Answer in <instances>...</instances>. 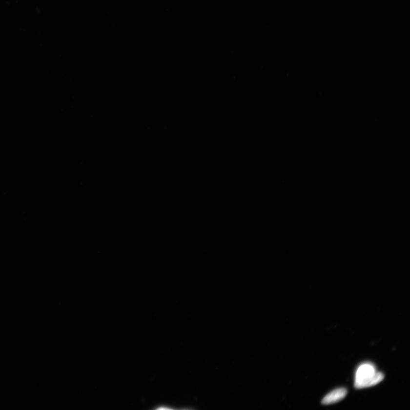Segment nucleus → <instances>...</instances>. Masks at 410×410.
Instances as JSON below:
<instances>
[{"label":"nucleus","instance_id":"f257e3e1","mask_svg":"<svg viewBox=\"0 0 410 410\" xmlns=\"http://www.w3.org/2000/svg\"><path fill=\"white\" fill-rule=\"evenodd\" d=\"M384 378V375L376 370L375 366L370 363L362 364L355 372L354 386L357 389H363L375 386Z\"/></svg>","mask_w":410,"mask_h":410},{"label":"nucleus","instance_id":"f03ea898","mask_svg":"<svg viewBox=\"0 0 410 410\" xmlns=\"http://www.w3.org/2000/svg\"><path fill=\"white\" fill-rule=\"evenodd\" d=\"M347 394V390L345 388H338L334 390L328 394L323 398V405H330L337 403L343 400Z\"/></svg>","mask_w":410,"mask_h":410}]
</instances>
